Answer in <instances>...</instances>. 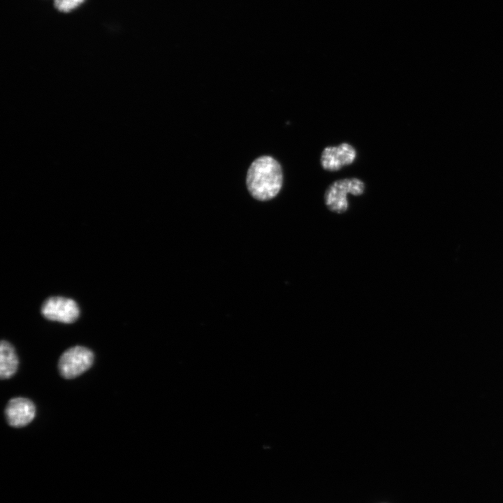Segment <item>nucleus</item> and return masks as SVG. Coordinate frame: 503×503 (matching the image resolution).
Returning <instances> with one entry per match:
<instances>
[{
    "instance_id": "nucleus-1",
    "label": "nucleus",
    "mask_w": 503,
    "mask_h": 503,
    "mask_svg": "<svg viewBox=\"0 0 503 503\" xmlns=\"http://www.w3.org/2000/svg\"><path fill=\"white\" fill-rule=\"evenodd\" d=\"M283 184V172L279 163L269 156L257 158L247 175V186L252 196L259 201L275 197Z\"/></svg>"
},
{
    "instance_id": "nucleus-2",
    "label": "nucleus",
    "mask_w": 503,
    "mask_h": 503,
    "mask_svg": "<svg viewBox=\"0 0 503 503\" xmlns=\"http://www.w3.org/2000/svg\"><path fill=\"white\" fill-rule=\"evenodd\" d=\"M365 189V183L356 177L335 180L324 193L325 205L333 212L344 213L349 207L348 195L360 196Z\"/></svg>"
},
{
    "instance_id": "nucleus-3",
    "label": "nucleus",
    "mask_w": 503,
    "mask_h": 503,
    "mask_svg": "<svg viewBox=\"0 0 503 503\" xmlns=\"http://www.w3.org/2000/svg\"><path fill=\"white\" fill-rule=\"evenodd\" d=\"M94 358L93 352L87 347L82 346L71 347L59 358L58 362L59 374L64 379H74L92 367Z\"/></svg>"
},
{
    "instance_id": "nucleus-4",
    "label": "nucleus",
    "mask_w": 503,
    "mask_h": 503,
    "mask_svg": "<svg viewBox=\"0 0 503 503\" xmlns=\"http://www.w3.org/2000/svg\"><path fill=\"white\" fill-rule=\"evenodd\" d=\"M41 313L48 320L71 323L78 319L80 309L73 300L55 296L44 302Z\"/></svg>"
},
{
    "instance_id": "nucleus-5",
    "label": "nucleus",
    "mask_w": 503,
    "mask_h": 503,
    "mask_svg": "<svg viewBox=\"0 0 503 503\" xmlns=\"http://www.w3.org/2000/svg\"><path fill=\"white\" fill-rule=\"evenodd\" d=\"M356 150L350 144L343 143L337 146L324 148L321 155V165L328 171H337L351 164L356 158Z\"/></svg>"
},
{
    "instance_id": "nucleus-6",
    "label": "nucleus",
    "mask_w": 503,
    "mask_h": 503,
    "mask_svg": "<svg viewBox=\"0 0 503 503\" xmlns=\"http://www.w3.org/2000/svg\"><path fill=\"white\" fill-rule=\"evenodd\" d=\"M36 415L34 402L25 398L10 399L5 409L6 421L14 428H22L33 421Z\"/></svg>"
},
{
    "instance_id": "nucleus-7",
    "label": "nucleus",
    "mask_w": 503,
    "mask_h": 503,
    "mask_svg": "<svg viewBox=\"0 0 503 503\" xmlns=\"http://www.w3.org/2000/svg\"><path fill=\"white\" fill-rule=\"evenodd\" d=\"M18 358L14 347L7 341L0 344V377L7 379L13 377L17 370Z\"/></svg>"
},
{
    "instance_id": "nucleus-8",
    "label": "nucleus",
    "mask_w": 503,
    "mask_h": 503,
    "mask_svg": "<svg viewBox=\"0 0 503 503\" xmlns=\"http://www.w3.org/2000/svg\"><path fill=\"white\" fill-rule=\"evenodd\" d=\"M85 0H54V7L61 12H70L84 2Z\"/></svg>"
}]
</instances>
